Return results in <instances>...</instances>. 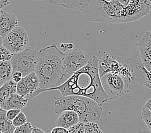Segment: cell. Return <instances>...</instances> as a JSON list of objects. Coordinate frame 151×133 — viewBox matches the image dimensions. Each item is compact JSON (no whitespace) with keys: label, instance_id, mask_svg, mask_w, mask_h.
<instances>
[{"label":"cell","instance_id":"34","mask_svg":"<svg viewBox=\"0 0 151 133\" xmlns=\"http://www.w3.org/2000/svg\"><path fill=\"white\" fill-rule=\"evenodd\" d=\"M118 1H119L122 5H124V6H127L129 4V3L131 1V0H118Z\"/></svg>","mask_w":151,"mask_h":133},{"label":"cell","instance_id":"13","mask_svg":"<svg viewBox=\"0 0 151 133\" xmlns=\"http://www.w3.org/2000/svg\"><path fill=\"white\" fill-rule=\"evenodd\" d=\"M80 122V118L77 113L72 110H65L60 114L56 120V126L69 129Z\"/></svg>","mask_w":151,"mask_h":133},{"label":"cell","instance_id":"33","mask_svg":"<svg viewBox=\"0 0 151 133\" xmlns=\"http://www.w3.org/2000/svg\"><path fill=\"white\" fill-rule=\"evenodd\" d=\"M143 107H146V108L149 109V110L151 111V98L147 100V101L145 102V105Z\"/></svg>","mask_w":151,"mask_h":133},{"label":"cell","instance_id":"3","mask_svg":"<svg viewBox=\"0 0 151 133\" xmlns=\"http://www.w3.org/2000/svg\"><path fill=\"white\" fill-rule=\"evenodd\" d=\"M81 11L89 21L105 23L132 22L127 6L118 0H88Z\"/></svg>","mask_w":151,"mask_h":133},{"label":"cell","instance_id":"27","mask_svg":"<svg viewBox=\"0 0 151 133\" xmlns=\"http://www.w3.org/2000/svg\"><path fill=\"white\" fill-rule=\"evenodd\" d=\"M21 110L19 109H11L9 110H7L6 111V117L10 120H13L19 113L21 112Z\"/></svg>","mask_w":151,"mask_h":133},{"label":"cell","instance_id":"18","mask_svg":"<svg viewBox=\"0 0 151 133\" xmlns=\"http://www.w3.org/2000/svg\"><path fill=\"white\" fill-rule=\"evenodd\" d=\"M6 111L7 110L2 108L0 110V132L14 133L16 127L13 124L12 120L7 118Z\"/></svg>","mask_w":151,"mask_h":133},{"label":"cell","instance_id":"6","mask_svg":"<svg viewBox=\"0 0 151 133\" xmlns=\"http://www.w3.org/2000/svg\"><path fill=\"white\" fill-rule=\"evenodd\" d=\"M13 72L20 71L23 77L34 72L38 61V51L28 46L23 51L14 53L11 59Z\"/></svg>","mask_w":151,"mask_h":133},{"label":"cell","instance_id":"8","mask_svg":"<svg viewBox=\"0 0 151 133\" xmlns=\"http://www.w3.org/2000/svg\"><path fill=\"white\" fill-rule=\"evenodd\" d=\"M0 40L1 44L14 54L23 51L29 44V38L27 31L24 28L18 26Z\"/></svg>","mask_w":151,"mask_h":133},{"label":"cell","instance_id":"4","mask_svg":"<svg viewBox=\"0 0 151 133\" xmlns=\"http://www.w3.org/2000/svg\"><path fill=\"white\" fill-rule=\"evenodd\" d=\"M53 99L56 114H60L65 110H72L78 114L80 122L84 123L99 120L102 116V106L87 97L70 95L53 97Z\"/></svg>","mask_w":151,"mask_h":133},{"label":"cell","instance_id":"10","mask_svg":"<svg viewBox=\"0 0 151 133\" xmlns=\"http://www.w3.org/2000/svg\"><path fill=\"white\" fill-rule=\"evenodd\" d=\"M142 63L151 72V31L147 30L142 38L136 43Z\"/></svg>","mask_w":151,"mask_h":133},{"label":"cell","instance_id":"28","mask_svg":"<svg viewBox=\"0 0 151 133\" xmlns=\"http://www.w3.org/2000/svg\"><path fill=\"white\" fill-rule=\"evenodd\" d=\"M23 78V73L20 71H15L13 72L12 75V80L16 82L17 83H19L20 81H21Z\"/></svg>","mask_w":151,"mask_h":133},{"label":"cell","instance_id":"26","mask_svg":"<svg viewBox=\"0 0 151 133\" xmlns=\"http://www.w3.org/2000/svg\"><path fill=\"white\" fill-rule=\"evenodd\" d=\"M27 122V117H26V115H25V114L23 112H22V111H21L18 115H17L12 120L13 124L15 125L16 127L21 126V125H23L24 123H26Z\"/></svg>","mask_w":151,"mask_h":133},{"label":"cell","instance_id":"16","mask_svg":"<svg viewBox=\"0 0 151 133\" xmlns=\"http://www.w3.org/2000/svg\"><path fill=\"white\" fill-rule=\"evenodd\" d=\"M50 3L67 9H77L81 11L87 4L88 0H48Z\"/></svg>","mask_w":151,"mask_h":133},{"label":"cell","instance_id":"19","mask_svg":"<svg viewBox=\"0 0 151 133\" xmlns=\"http://www.w3.org/2000/svg\"><path fill=\"white\" fill-rule=\"evenodd\" d=\"M23 80L26 84L28 89L29 90L30 94L29 95V99L30 95L39 87V80L35 72H32L23 78Z\"/></svg>","mask_w":151,"mask_h":133},{"label":"cell","instance_id":"21","mask_svg":"<svg viewBox=\"0 0 151 133\" xmlns=\"http://www.w3.org/2000/svg\"><path fill=\"white\" fill-rule=\"evenodd\" d=\"M16 93H17L18 94L24 96L26 97L29 99V95L30 94V93L23 79L19 83H17Z\"/></svg>","mask_w":151,"mask_h":133},{"label":"cell","instance_id":"25","mask_svg":"<svg viewBox=\"0 0 151 133\" xmlns=\"http://www.w3.org/2000/svg\"><path fill=\"white\" fill-rule=\"evenodd\" d=\"M70 133H85V123L79 122L68 129Z\"/></svg>","mask_w":151,"mask_h":133},{"label":"cell","instance_id":"2","mask_svg":"<svg viewBox=\"0 0 151 133\" xmlns=\"http://www.w3.org/2000/svg\"><path fill=\"white\" fill-rule=\"evenodd\" d=\"M64 56L65 53L56 45L49 46L39 50L35 70L39 80V87L30 98H34L42 92L50 91L65 82L63 71Z\"/></svg>","mask_w":151,"mask_h":133},{"label":"cell","instance_id":"7","mask_svg":"<svg viewBox=\"0 0 151 133\" xmlns=\"http://www.w3.org/2000/svg\"><path fill=\"white\" fill-rule=\"evenodd\" d=\"M64 53L63 71L66 82L75 72L86 66L91 58L88 53L81 49H73Z\"/></svg>","mask_w":151,"mask_h":133},{"label":"cell","instance_id":"24","mask_svg":"<svg viewBox=\"0 0 151 133\" xmlns=\"http://www.w3.org/2000/svg\"><path fill=\"white\" fill-rule=\"evenodd\" d=\"M34 127L29 122H27L26 123L21 125V126L17 127L14 133H32V129Z\"/></svg>","mask_w":151,"mask_h":133},{"label":"cell","instance_id":"12","mask_svg":"<svg viewBox=\"0 0 151 133\" xmlns=\"http://www.w3.org/2000/svg\"><path fill=\"white\" fill-rule=\"evenodd\" d=\"M18 25V19L16 15L1 9L0 12V37L3 38Z\"/></svg>","mask_w":151,"mask_h":133},{"label":"cell","instance_id":"15","mask_svg":"<svg viewBox=\"0 0 151 133\" xmlns=\"http://www.w3.org/2000/svg\"><path fill=\"white\" fill-rule=\"evenodd\" d=\"M13 68L11 61L0 60V86L11 80Z\"/></svg>","mask_w":151,"mask_h":133},{"label":"cell","instance_id":"11","mask_svg":"<svg viewBox=\"0 0 151 133\" xmlns=\"http://www.w3.org/2000/svg\"><path fill=\"white\" fill-rule=\"evenodd\" d=\"M121 65L120 57L104 52L99 60V70L100 77L108 73H116Z\"/></svg>","mask_w":151,"mask_h":133},{"label":"cell","instance_id":"14","mask_svg":"<svg viewBox=\"0 0 151 133\" xmlns=\"http://www.w3.org/2000/svg\"><path fill=\"white\" fill-rule=\"evenodd\" d=\"M28 99H29L26 97L21 95L17 93H14L10 96L5 102L0 104V107L5 110L11 109L22 110L27 106Z\"/></svg>","mask_w":151,"mask_h":133},{"label":"cell","instance_id":"20","mask_svg":"<svg viewBox=\"0 0 151 133\" xmlns=\"http://www.w3.org/2000/svg\"><path fill=\"white\" fill-rule=\"evenodd\" d=\"M140 118L145 122L147 127L149 128L150 131L151 132V111L143 107L142 110Z\"/></svg>","mask_w":151,"mask_h":133},{"label":"cell","instance_id":"31","mask_svg":"<svg viewBox=\"0 0 151 133\" xmlns=\"http://www.w3.org/2000/svg\"><path fill=\"white\" fill-rule=\"evenodd\" d=\"M9 4H10V1L9 0H0V8H1V9L5 8Z\"/></svg>","mask_w":151,"mask_h":133},{"label":"cell","instance_id":"23","mask_svg":"<svg viewBox=\"0 0 151 133\" xmlns=\"http://www.w3.org/2000/svg\"><path fill=\"white\" fill-rule=\"evenodd\" d=\"M0 53H1V55H0V60L10 61L11 60L14 55V53L7 48H6L2 44H1V46H0Z\"/></svg>","mask_w":151,"mask_h":133},{"label":"cell","instance_id":"5","mask_svg":"<svg viewBox=\"0 0 151 133\" xmlns=\"http://www.w3.org/2000/svg\"><path fill=\"white\" fill-rule=\"evenodd\" d=\"M104 90L109 100H115L131 91L136 83L116 73H108L101 77Z\"/></svg>","mask_w":151,"mask_h":133},{"label":"cell","instance_id":"30","mask_svg":"<svg viewBox=\"0 0 151 133\" xmlns=\"http://www.w3.org/2000/svg\"><path fill=\"white\" fill-rule=\"evenodd\" d=\"M52 133H64V132H68V129L66 128H64L63 127L56 126L55 127L53 128L51 131Z\"/></svg>","mask_w":151,"mask_h":133},{"label":"cell","instance_id":"29","mask_svg":"<svg viewBox=\"0 0 151 133\" xmlns=\"http://www.w3.org/2000/svg\"><path fill=\"white\" fill-rule=\"evenodd\" d=\"M60 48L63 51H68L73 49V44L72 43H63L60 44Z\"/></svg>","mask_w":151,"mask_h":133},{"label":"cell","instance_id":"9","mask_svg":"<svg viewBox=\"0 0 151 133\" xmlns=\"http://www.w3.org/2000/svg\"><path fill=\"white\" fill-rule=\"evenodd\" d=\"M136 83L145 86L151 90V72L147 70L142 63L138 51H134L130 57L127 58Z\"/></svg>","mask_w":151,"mask_h":133},{"label":"cell","instance_id":"17","mask_svg":"<svg viewBox=\"0 0 151 133\" xmlns=\"http://www.w3.org/2000/svg\"><path fill=\"white\" fill-rule=\"evenodd\" d=\"M17 83L12 79L3 84L0 88V104H2L8 99L13 93H16Z\"/></svg>","mask_w":151,"mask_h":133},{"label":"cell","instance_id":"22","mask_svg":"<svg viewBox=\"0 0 151 133\" xmlns=\"http://www.w3.org/2000/svg\"><path fill=\"white\" fill-rule=\"evenodd\" d=\"M103 132L99 125L95 122H89L85 123V133H100Z\"/></svg>","mask_w":151,"mask_h":133},{"label":"cell","instance_id":"32","mask_svg":"<svg viewBox=\"0 0 151 133\" xmlns=\"http://www.w3.org/2000/svg\"><path fill=\"white\" fill-rule=\"evenodd\" d=\"M41 132H45V131L37 127H34L32 131V133H41Z\"/></svg>","mask_w":151,"mask_h":133},{"label":"cell","instance_id":"35","mask_svg":"<svg viewBox=\"0 0 151 133\" xmlns=\"http://www.w3.org/2000/svg\"><path fill=\"white\" fill-rule=\"evenodd\" d=\"M33 1H44V0H33Z\"/></svg>","mask_w":151,"mask_h":133},{"label":"cell","instance_id":"36","mask_svg":"<svg viewBox=\"0 0 151 133\" xmlns=\"http://www.w3.org/2000/svg\"><path fill=\"white\" fill-rule=\"evenodd\" d=\"M107 1H111V0H107Z\"/></svg>","mask_w":151,"mask_h":133},{"label":"cell","instance_id":"1","mask_svg":"<svg viewBox=\"0 0 151 133\" xmlns=\"http://www.w3.org/2000/svg\"><path fill=\"white\" fill-rule=\"evenodd\" d=\"M99 60L96 56H93L86 66L75 72L63 84L51 90H59L61 95L64 96L77 95L87 97L102 106L110 100L102 84Z\"/></svg>","mask_w":151,"mask_h":133}]
</instances>
